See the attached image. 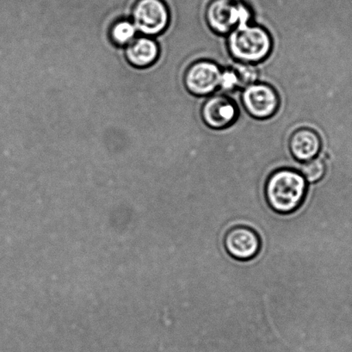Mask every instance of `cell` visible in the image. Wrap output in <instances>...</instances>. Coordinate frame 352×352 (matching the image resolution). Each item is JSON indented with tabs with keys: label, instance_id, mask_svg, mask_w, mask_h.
Here are the masks:
<instances>
[{
	"label": "cell",
	"instance_id": "cell-2",
	"mask_svg": "<svg viewBox=\"0 0 352 352\" xmlns=\"http://www.w3.org/2000/svg\"><path fill=\"white\" fill-rule=\"evenodd\" d=\"M227 46L234 60L259 64L272 54L273 43L267 30L252 23L238 26L228 34Z\"/></svg>",
	"mask_w": 352,
	"mask_h": 352
},
{
	"label": "cell",
	"instance_id": "cell-13",
	"mask_svg": "<svg viewBox=\"0 0 352 352\" xmlns=\"http://www.w3.org/2000/svg\"><path fill=\"white\" fill-rule=\"evenodd\" d=\"M231 67L236 75L241 91L249 85L257 83L259 80V70L257 64L235 61Z\"/></svg>",
	"mask_w": 352,
	"mask_h": 352
},
{
	"label": "cell",
	"instance_id": "cell-4",
	"mask_svg": "<svg viewBox=\"0 0 352 352\" xmlns=\"http://www.w3.org/2000/svg\"><path fill=\"white\" fill-rule=\"evenodd\" d=\"M241 91L228 95L217 91L205 99L201 107V116L205 124L214 131L231 127L241 115Z\"/></svg>",
	"mask_w": 352,
	"mask_h": 352
},
{
	"label": "cell",
	"instance_id": "cell-10",
	"mask_svg": "<svg viewBox=\"0 0 352 352\" xmlns=\"http://www.w3.org/2000/svg\"><path fill=\"white\" fill-rule=\"evenodd\" d=\"M125 54L133 67L148 68L159 60L160 49L158 43L151 37H139L129 44Z\"/></svg>",
	"mask_w": 352,
	"mask_h": 352
},
{
	"label": "cell",
	"instance_id": "cell-5",
	"mask_svg": "<svg viewBox=\"0 0 352 352\" xmlns=\"http://www.w3.org/2000/svg\"><path fill=\"white\" fill-rule=\"evenodd\" d=\"M133 23L146 36H155L166 32L170 14L165 0H136L132 10Z\"/></svg>",
	"mask_w": 352,
	"mask_h": 352
},
{
	"label": "cell",
	"instance_id": "cell-6",
	"mask_svg": "<svg viewBox=\"0 0 352 352\" xmlns=\"http://www.w3.org/2000/svg\"><path fill=\"white\" fill-rule=\"evenodd\" d=\"M240 101L245 112L258 120L273 118L280 105L279 96L275 89L259 81L241 91Z\"/></svg>",
	"mask_w": 352,
	"mask_h": 352
},
{
	"label": "cell",
	"instance_id": "cell-7",
	"mask_svg": "<svg viewBox=\"0 0 352 352\" xmlns=\"http://www.w3.org/2000/svg\"><path fill=\"white\" fill-rule=\"evenodd\" d=\"M221 72L222 67L214 61H195L184 74V87L195 97L207 98L219 91Z\"/></svg>",
	"mask_w": 352,
	"mask_h": 352
},
{
	"label": "cell",
	"instance_id": "cell-11",
	"mask_svg": "<svg viewBox=\"0 0 352 352\" xmlns=\"http://www.w3.org/2000/svg\"><path fill=\"white\" fill-rule=\"evenodd\" d=\"M136 32L135 26L129 20H119L111 26L109 36L112 43L118 46H128L134 40Z\"/></svg>",
	"mask_w": 352,
	"mask_h": 352
},
{
	"label": "cell",
	"instance_id": "cell-3",
	"mask_svg": "<svg viewBox=\"0 0 352 352\" xmlns=\"http://www.w3.org/2000/svg\"><path fill=\"white\" fill-rule=\"evenodd\" d=\"M254 12L243 0H210L205 11L207 25L214 33L227 36L240 25L254 23Z\"/></svg>",
	"mask_w": 352,
	"mask_h": 352
},
{
	"label": "cell",
	"instance_id": "cell-9",
	"mask_svg": "<svg viewBox=\"0 0 352 352\" xmlns=\"http://www.w3.org/2000/svg\"><path fill=\"white\" fill-rule=\"evenodd\" d=\"M322 141L316 131L309 128H300L294 131L289 139V150L294 159L300 163L320 156Z\"/></svg>",
	"mask_w": 352,
	"mask_h": 352
},
{
	"label": "cell",
	"instance_id": "cell-12",
	"mask_svg": "<svg viewBox=\"0 0 352 352\" xmlns=\"http://www.w3.org/2000/svg\"><path fill=\"white\" fill-rule=\"evenodd\" d=\"M299 172L302 173L307 184H317L324 179L327 173L326 162L321 157L304 162L300 166Z\"/></svg>",
	"mask_w": 352,
	"mask_h": 352
},
{
	"label": "cell",
	"instance_id": "cell-8",
	"mask_svg": "<svg viewBox=\"0 0 352 352\" xmlns=\"http://www.w3.org/2000/svg\"><path fill=\"white\" fill-rule=\"evenodd\" d=\"M226 252L235 261L247 262L255 258L261 251L262 242L257 232L247 226H236L226 232Z\"/></svg>",
	"mask_w": 352,
	"mask_h": 352
},
{
	"label": "cell",
	"instance_id": "cell-1",
	"mask_svg": "<svg viewBox=\"0 0 352 352\" xmlns=\"http://www.w3.org/2000/svg\"><path fill=\"white\" fill-rule=\"evenodd\" d=\"M263 190L272 210L279 214H290L302 206L309 192V184L298 170L281 168L270 174Z\"/></svg>",
	"mask_w": 352,
	"mask_h": 352
}]
</instances>
